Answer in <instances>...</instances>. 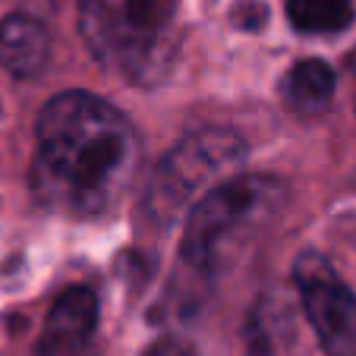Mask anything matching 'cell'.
<instances>
[{
	"instance_id": "1",
	"label": "cell",
	"mask_w": 356,
	"mask_h": 356,
	"mask_svg": "<svg viewBox=\"0 0 356 356\" xmlns=\"http://www.w3.org/2000/svg\"><path fill=\"white\" fill-rule=\"evenodd\" d=\"M139 164L136 129L114 104L63 92L44 104L29 183L41 205L67 218H95L127 193Z\"/></svg>"
},
{
	"instance_id": "2",
	"label": "cell",
	"mask_w": 356,
	"mask_h": 356,
	"mask_svg": "<svg viewBox=\"0 0 356 356\" xmlns=\"http://www.w3.org/2000/svg\"><path fill=\"white\" fill-rule=\"evenodd\" d=\"M281 205L271 177H227L195 202L183 230V262L195 271H221Z\"/></svg>"
},
{
	"instance_id": "3",
	"label": "cell",
	"mask_w": 356,
	"mask_h": 356,
	"mask_svg": "<svg viewBox=\"0 0 356 356\" xmlns=\"http://www.w3.org/2000/svg\"><path fill=\"white\" fill-rule=\"evenodd\" d=\"M174 0H82L79 29L92 54L127 79L164 73L170 60Z\"/></svg>"
},
{
	"instance_id": "4",
	"label": "cell",
	"mask_w": 356,
	"mask_h": 356,
	"mask_svg": "<svg viewBox=\"0 0 356 356\" xmlns=\"http://www.w3.org/2000/svg\"><path fill=\"white\" fill-rule=\"evenodd\" d=\"M293 277L322 350L328 356H356V293L318 252L300 256Z\"/></svg>"
},
{
	"instance_id": "5",
	"label": "cell",
	"mask_w": 356,
	"mask_h": 356,
	"mask_svg": "<svg viewBox=\"0 0 356 356\" xmlns=\"http://www.w3.org/2000/svg\"><path fill=\"white\" fill-rule=\"evenodd\" d=\"M243 145L236 136L221 133V129H209V133H195L177 148L174 155L164 161V170L158 183L152 186V205L161 211H177L180 202L189 199L193 189H199L209 177H218L240 161Z\"/></svg>"
},
{
	"instance_id": "6",
	"label": "cell",
	"mask_w": 356,
	"mask_h": 356,
	"mask_svg": "<svg viewBox=\"0 0 356 356\" xmlns=\"http://www.w3.org/2000/svg\"><path fill=\"white\" fill-rule=\"evenodd\" d=\"M98 325V300L88 287H67L47 312L35 356H86Z\"/></svg>"
},
{
	"instance_id": "7",
	"label": "cell",
	"mask_w": 356,
	"mask_h": 356,
	"mask_svg": "<svg viewBox=\"0 0 356 356\" xmlns=\"http://www.w3.org/2000/svg\"><path fill=\"white\" fill-rule=\"evenodd\" d=\"M51 35L44 22L26 13H13L0 22V63L16 79H35L47 67Z\"/></svg>"
},
{
	"instance_id": "8",
	"label": "cell",
	"mask_w": 356,
	"mask_h": 356,
	"mask_svg": "<svg viewBox=\"0 0 356 356\" xmlns=\"http://www.w3.org/2000/svg\"><path fill=\"white\" fill-rule=\"evenodd\" d=\"M281 95L290 111H296V114H302V117H316L331 104L334 73H331V67L322 60H300L284 76Z\"/></svg>"
},
{
	"instance_id": "9",
	"label": "cell",
	"mask_w": 356,
	"mask_h": 356,
	"mask_svg": "<svg viewBox=\"0 0 356 356\" xmlns=\"http://www.w3.org/2000/svg\"><path fill=\"white\" fill-rule=\"evenodd\" d=\"M287 19L306 35L343 32L353 22V0H287Z\"/></svg>"
},
{
	"instance_id": "10",
	"label": "cell",
	"mask_w": 356,
	"mask_h": 356,
	"mask_svg": "<svg viewBox=\"0 0 356 356\" xmlns=\"http://www.w3.org/2000/svg\"><path fill=\"white\" fill-rule=\"evenodd\" d=\"M142 356H199L193 343L180 341V337H161V341L148 343Z\"/></svg>"
}]
</instances>
